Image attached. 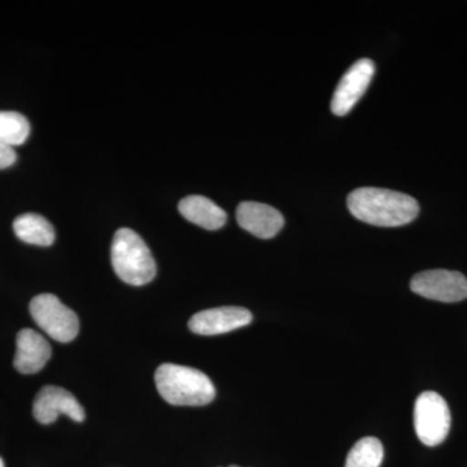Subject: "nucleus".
Wrapping results in <instances>:
<instances>
[{"mask_svg": "<svg viewBox=\"0 0 467 467\" xmlns=\"http://www.w3.org/2000/svg\"><path fill=\"white\" fill-rule=\"evenodd\" d=\"M347 205L353 217L380 227L408 225L420 213V204L410 195L378 187L355 190L347 198Z\"/></svg>", "mask_w": 467, "mask_h": 467, "instance_id": "f257e3e1", "label": "nucleus"}, {"mask_svg": "<svg viewBox=\"0 0 467 467\" xmlns=\"http://www.w3.org/2000/svg\"><path fill=\"white\" fill-rule=\"evenodd\" d=\"M161 398L175 407H202L216 398L212 380L198 368L164 364L155 373Z\"/></svg>", "mask_w": 467, "mask_h": 467, "instance_id": "f03ea898", "label": "nucleus"}, {"mask_svg": "<svg viewBox=\"0 0 467 467\" xmlns=\"http://www.w3.org/2000/svg\"><path fill=\"white\" fill-rule=\"evenodd\" d=\"M113 270L121 281L144 285L153 281L156 263L149 245L131 229H119L110 248Z\"/></svg>", "mask_w": 467, "mask_h": 467, "instance_id": "7ed1b4c3", "label": "nucleus"}, {"mask_svg": "<svg viewBox=\"0 0 467 467\" xmlns=\"http://www.w3.org/2000/svg\"><path fill=\"white\" fill-rule=\"evenodd\" d=\"M29 309L36 324L57 342L69 343L78 335V317L55 295H38L30 301Z\"/></svg>", "mask_w": 467, "mask_h": 467, "instance_id": "20e7f679", "label": "nucleus"}, {"mask_svg": "<svg viewBox=\"0 0 467 467\" xmlns=\"http://www.w3.org/2000/svg\"><path fill=\"white\" fill-rule=\"evenodd\" d=\"M414 429L418 439L435 447L447 439L451 430V410L442 396L434 391L420 393L414 405Z\"/></svg>", "mask_w": 467, "mask_h": 467, "instance_id": "39448f33", "label": "nucleus"}, {"mask_svg": "<svg viewBox=\"0 0 467 467\" xmlns=\"http://www.w3.org/2000/svg\"><path fill=\"white\" fill-rule=\"evenodd\" d=\"M410 290L425 299L459 303L467 299V278L453 270H426L411 278Z\"/></svg>", "mask_w": 467, "mask_h": 467, "instance_id": "423d86ee", "label": "nucleus"}, {"mask_svg": "<svg viewBox=\"0 0 467 467\" xmlns=\"http://www.w3.org/2000/svg\"><path fill=\"white\" fill-rule=\"evenodd\" d=\"M376 73V66L370 58H359L347 70L337 86L331 100V110L335 116L348 115L353 107L368 90Z\"/></svg>", "mask_w": 467, "mask_h": 467, "instance_id": "0eeeda50", "label": "nucleus"}, {"mask_svg": "<svg viewBox=\"0 0 467 467\" xmlns=\"http://www.w3.org/2000/svg\"><path fill=\"white\" fill-rule=\"evenodd\" d=\"M60 414H66L76 422L85 420L84 408L72 393L61 387H43L34 399V418L42 425H51Z\"/></svg>", "mask_w": 467, "mask_h": 467, "instance_id": "6e6552de", "label": "nucleus"}, {"mask_svg": "<svg viewBox=\"0 0 467 467\" xmlns=\"http://www.w3.org/2000/svg\"><path fill=\"white\" fill-rule=\"evenodd\" d=\"M252 318L250 310L242 306H221L196 313L190 319L189 327L192 333L212 337L244 327L251 324Z\"/></svg>", "mask_w": 467, "mask_h": 467, "instance_id": "1a4fd4ad", "label": "nucleus"}, {"mask_svg": "<svg viewBox=\"0 0 467 467\" xmlns=\"http://www.w3.org/2000/svg\"><path fill=\"white\" fill-rule=\"evenodd\" d=\"M236 221L245 232L260 239L275 238L285 226L281 212L272 205L243 202L236 209Z\"/></svg>", "mask_w": 467, "mask_h": 467, "instance_id": "9d476101", "label": "nucleus"}, {"mask_svg": "<svg viewBox=\"0 0 467 467\" xmlns=\"http://www.w3.org/2000/svg\"><path fill=\"white\" fill-rule=\"evenodd\" d=\"M51 355V346L41 334L32 328H24L17 334L14 367L18 373H38L46 367Z\"/></svg>", "mask_w": 467, "mask_h": 467, "instance_id": "9b49d317", "label": "nucleus"}, {"mask_svg": "<svg viewBox=\"0 0 467 467\" xmlns=\"http://www.w3.org/2000/svg\"><path fill=\"white\" fill-rule=\"evenodd\" d=\"M178 209L187 221L212 232L221 229L227 221L226 212L202 195L187 196L180 202Z\"/></svg>", "mask_w": 467, "mask_h": 467, "instance_id": "f8f14e48", "label": "nucleus"}, {"mask_svg": "<svg viewBox=\"0 0 467 467\" xmlns=\"http://www.w3.org/2000/svg\"><path fill=\"white\" fill-rule=\"evenodd\" d=\"M14 232L20 241L27 244L48 247L55 242L54 226L41 214H21L14 221Z\"/></svg>", "mask_w": 467, "mask_h": 467, "instance_id": "ddd939ff", "label": "nucleus"}, {"mask_svg": "<svg viewBox=\"0 0 467 467\" xmlns=\"http://www.w3.org/2000/svg\"><path fill=\"white\" fill-rule=\"evenodd\" d=\"M30 135V124L26 116L12 110H0V143L9 147L21 146Z\"/></svg>", "mask_w": 467, "mask_h": 467, "instance_id": "4468645a", "label": "nucleus"}, {"mask_svg": "<svg viewBox=\"0 0 467 467\" xmlns=\"http://www.w3.org/2000/svg\"><path fill=\"white\" fill-rule=\"evenodd\" d=\"M384 451L379 439L368 436L353 445L347 457L346 467H379Z\"/></svg>", "mask_w": 467, "mask_h": 467, "instance_id": "2eb2a0df", "label": "nucleus"}, {"mask_svg": "<svg viewBox=\"0 0 467 467\" xmlns=\"http://www.w3.org/2000/svg\"><path fill=\"white\" fill-rule=\"evenodd\" d=\"M16 160L17 155L15 152L14 147L0 143V171L12 167L16 162Z\"/></svg>", "mask_w": 467, "mask_h": 467, "instance_id": "dca6fc26", "label": "nucleus"}, {"mask_svg": "<svg viewBox=\"0 0 467 467\" xmlns=\"http://www.w3.org/2000/svg\"><path fill=\"white\" fill-rule=\"evenodd\" d=\"M0 467H5V462H3L2 459H0Z\"/></svg>", "mask_w": 467, "mask_h": 467, "instance_id": "f3484780", "label": "nucleus"}, {"mask_svg": "<svg viewBox=\"0 0 467 467\" xmlns=\"http://www.w3.org/2000/svg\"><path fill=\"white\" fill-rule=\"evenodd\" d=\"M229 467H239V466L232 465V466H229Z\"/></svg>", "mask_w": 467, "mask_h": 467, "instance_id": "a211bd4d", "label": "nucleus"}]
</instances>
